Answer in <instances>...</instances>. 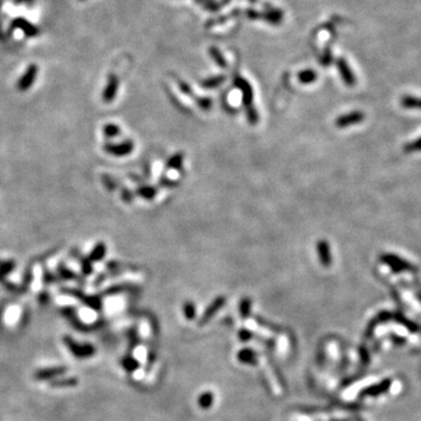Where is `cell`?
Masks as SVG:
<instances>
[{"label": "cell", "instance_id": "obj_1", "mask_svg": "<svg viewBox=\"0 0 421 421\" xmlns=\"http://www.w3.org/2000/svg\"><path fill=\"white\" fill-rule=\"evenodd\" d=\"M380 260L383 261V263H385L389 266L395 273H401V271H413L417 268L411 264L410 262L406 260H402L399 256L393 255V254H384L380 258Z\"/></svg>", "mask_w": 421, "mask_h": 421}, {"label": "cell", "instance_id": "obj_8", "mask_svg": "<svg viewBox=\"0 0 421 421\" xmlns=\"http://www.w3.org/2000/svg\"><path fill=\"white\" fill-rule=\"evenodd\" d=\"M133 149L132 142L127 140V142L121 143V144H109L105 146V150L109 154L115 155V156H126L129 155Z\"/></svg>", "mask_w": 421, "mask_h": 421}, {"label": "cell", "instance_id": "obj_10", "mask_svg": "<svg viewBox=\"0 0 421 421\" xmlns=\"http://www.w3.org/2000/svg\"><path fill=\"white\" fill-rule=\"evenodd\" d=\"M401 105L408 109H421V99L413 96H404L401 99Z\"/></svg>", "mask_w": 421, "mask_h": 421}, {"label": "cell", "instance_id": "obj_17", "mask_svg": "<svg viewBox=\"0 0 421 421\" xmlns=\"http://www.w3.org/2000/svg\"><path fill=\"white\" fill-rule=\"evenodd\" d=\"M138 193L145 199H152L156 196V190L151 186H143L138 190Z\"/></svg>", "mask_w": 421, "mask_h": 421}, {"label": "cell", "instance_id": "obj_11", "mask_svg": "<svg viewBox=\"0 0 421 421\" xmlns=\"http://www.w3.org/2000/svg\"><path fill=\"white\" fill-rule=\"evenodd\" d=\"M117 84H118V82L115 78L110 79L108 87H106V89H105V101H110V100L114 99L116 90H117Z\"/></svg>", "mask_w": 421, "mask_h": 421}, {"label": "cell", "instance_id": "obj_16", "mask_svg": "<svg viewBox=\"0 0 421 421\" xmlns=\"http://www.w3.org/2000/svg\"><path fill=\"white\" fill-rule=\"evenodd\" d=\"M210 55H212V59L214 60L215 62L221 67V68H226V61H225L224 57H222L220 52L216 50V48L213 47L210 50Z\"/></svg>", "mask_w": 421, "mask_h": 421}, {"label": "cell", "instance_id": "obj_13", "mask_svg": "<svg viewBox=\"0 0 421 421\" xmlns=\"http://www.w3.org/2000/svg\"><path fill=\"white\" fill-rule=\"evenodd\" d=\"M224 80V76H213V78H210L201 82V85H203L204 88H209V89H210V88H215L218 87V85H220Z\"/></svg>", "mask_w": 421, "mask_h": 421}, {"label": "cell", "instance_id": "obj_22", "mask_svg": "<svg viewBox=\"0 0 421 421\" xmlns=\"http://www.w3.org/2000/svg\"><path fill=\"white\" fill-rule=\"evenodd\" d=\"M248 306H249V301L245 300L242 302V304H241V311H242V314H247V311H248Z\"/></svg>", "mask_w": 421, "mask_h": 421}, {"label": "cell", "instance_id": "obj_15", "mask_svg": "<svg viewBox=\"0 0 421 421\" xmlns=\"http://www.w3.org/2000/svg\"><path fill=\"white\" fill-rule=\"evenodd\" d=\"M246 112H247V118H248L249 124H252V126H255V124L258 123V121H259V115H258V112H256L254 106L253 105L246 106Z\"/></svg>", "mask_w": 421, "mask_h": 421}, {"label": "cell", "instance_id": "obj_6", "mask_svg": "<svg viewBox=\"0 0 421 421\" xmlns=\"http://www.w3.org/2000/svg\"><path fill=\"white\" fill-rule=\"evenodd\" d=\"M67 372V368H42L35 372V379L38 380H50L53 378L62 376L63 373Z\"/></svg>", "mask_w": 421, "mask_h": 421}, {"label": "cell", "instance_id": "obj_19", "mask_svg": "<svg viewBox=\"0 0 421 421\" xmlns=\"http://www.w3.org/2000/svg\"><path fill=\"white\" fill-rule=\"evenodd\" d=\"M105 245L100 243V245L96 247L95 251H94L93 259H94V260H100V259H102L103 256H105Z\"/></svg>", "mask_w": 421, "mask_h": 421}, {"label": "cell", "instance_id": "obj_21", "mask_svg": "<svg viewBox=\"0 0 421 421\" xmlns=\"http://www.w3.org/2000/svg\"><path fill=\"white\" fill-rule=\"evenodd\" d=\"M193 313H194L193 306H192L191 303L186 304V306H185V314H186V316L192 317V315H193Z\"/></svg>", "mask_w": 421, "mask_h": 421}, {"label": "cell", "instance_id": "obj_20", "mask_svg": "<svg viewBox=\"0 0 421 421\" xmlns=\"http://www.w3.org/2000/svg\"><path fill=\"white\" fill-rule=\"evenodd\" d=\"M406 151L411 152V151H421V138L417 139L416 142L411 143V144L406 145Z\"/></svg>", "mask_w": 421, "mask_h": 421}, {"label": "cell", "instance_id": "obj_14", "mask_svg": "<svg viewBox=\"0 0 421 421\" xmlns=\"http://www.w3.org/2000/svg\"><path fill=\"white\" fill-rule=\"evenodd\" d=\"M183 164V155L182 154H176L170 158L167 161L166 166L170 169H181Z\"/></svg>", "mask_w": 421, "mask_h": 421}, {"label": "cell", "instance_id": "obj_9", "mask_svg": "<svg viewBox=\"0 0 421 421\" xmlns=\"http://www.w3.org/2000/svg\"><path fill=\"white\" fill-rule=\"evenodd\" d=\"M316 80H317V74L313 69H306V70H302L301 73H298V81H300L301 83L309 84V83H313V82H315Z\"/></svg>", "mask_w": 421, "mask_h": 421}, {"label": "cell", "instance_id": "obj_7", "mask_svg": "<svg viewBox=\"0 0 421 421\" xmlns=\"http://www.w3.org/2000/svg\"><path fill=\"white\" fill-rule=\"evenodd\" d=\"M236 85L239 89L242 91V100L243 103H245L246 106L253 105L252 101H253V89L251 87V84L247 82L245 79H240L237 78L236 80Z\"/></svg>", "mask_w": 421, "mask_h": 421}, {"label": "cell", "instance_id": "obj_18", "mask_svg": "<svg viewBox=\"0 0 421 421\" xmlns=\"http://www.w3.org/2000/svg\"><path fill=\"white\" fill-rule=\"evenodd\" d=\"M105 133L108 137H115L120 133V128L117 126H114V124H109V126L105 128Z\"/></svg>", "mask_w": 421, "mask_h": 421}, {"label": "cell", "instance_id": "obj_2", "mask_svg": "<svg viewBox=\"0 0 421 421\" xmlns=\"http://www.w3.org/2000/svg\"><path fill=\"white\" fill-rule=\"evenodd\" d=\"M65 343L67 347L70 350V352L75 357H78V358H87V357H90L95 352V349L91 345H80V344L75 343L68 336L65 337Z\"/></svg>", "mask_w": 421, "mask_h": 421}, {"label": "cell", "instance_id": "obj_5", "mask_svg": "<svg viewBox=\"0 0 421 421\" xmlns=\"http://www.w3.org/2000/svg\"><path fill=\"white\" fill-rule=\"evenodd\" d=\"M317 254H318L319 261H321L323 267H330L332 263V256H331V251L329 242H326L325 240H319L317 242Z\"/></svg>", "mask_w": 421, "mask_h": 421}, {"label": "cell", "instance_id": "obj_3", "mask_svg": "<svg viewBox=\"0 0 421 421\" xmlns=\"http://www.w3.org/2000/svg\"><path fill=\"white\" fill-rule=\"evenodd\" d=\"M336 65L338 70H340V74L342 79H343L344 83H345L347 87H353V85L356 84L357 80L355 75H353L352 70H351L349 67V63H347L343 57H340V59L336 61Z\"/></svg>", "mask_w": 421, "mask_h": 421}, {"label": "cell", "instance_id": "obj_4", "mask_svg": "<svg viewBox=\"0 0 421 421\" xmlns=\"http://www.w3.org/2000/svg\"><path fill=\"white\" fill-rule=\"evenodd\" d=\"M364 120V114L361 111H352L350 114L342 115L341 117H338L336 120V127L338 128H346L353 124H358Z\"/></svg>", "mask_w": 421, "mask_h": 421}, {"label": "cell", "instance_id": "obj_12", "mask_svg": "<svg viewBox=\"0 0 421 421\" xmlns=\"http://www.w3.org/2000/svg\"><path fill=\"white\" fill-rule=\"evenodd\" d=\"M78 384L76 378H65V379H57L52 381V386L53 387H73Z\"/></svg>", "mask_w": 421, "mask_h": 421}]
</instances>
